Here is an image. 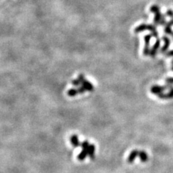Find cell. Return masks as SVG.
Here are the masks:
<instances>
[{
    "mask_svg": "<svg viewBox=\"0 0 173 173\" xmlns=\"http://www.w3.org/2000/svg\"><path fill=\"white\" fill-rule=\"evenodd\" d=\"M150 11L155 14V18H154V24L155 26L159 25L160 23L161 19H162L163 14L161 13L160 8L158 5H153L150 7Z\"/></svg>",
    "mask_w": 173,
    "mask_h": 173,
    "instance_id": "6da1fadb",
    "label": "cell"
},
{
    "mask_svg": "<svg viewBox=\"0 0 173 173\" xmlns=\"http://www.w3.org/2000/svg\"><path fill=\"white\" fill-rule=\"evenodd\" d=\"M172 85H166V86H159V85H153L150 89V91L154 94H159L163 92L167 89H170Z\"/></svg>",
    "mask_w": 173,
    "mask_h": 173,
    "instance_id": "7a4b0ae2",
    "label": "cell"
},
{
    "mask_svg": "<svg viewBox=\"0 0 173 173\" xmlns=\"http://www.w3.org/2000/svg\"><path fill=\"white\" fill-rule=\"evenodd\" d=\"M152 37V35H146V36H144V42H145V45H144V51H143V54L144 56H149V52H150V49H149V45H150V40L151 38Z\"/></svg>",
    "mask_w": 173,
    "mask_h": 173,
    "instance_id": "3957f363",
    "label": "cell"
},
{
    "mask_svg": "<svg viewBox=\"0 0 173 173\" xmlns=\"http://www.w3.org/2000/svg\"><path fill=\"white\" fill-rule=\"evenodd\" d=\"M159 46H160V40L159 39H157L156 42L154 44V46H152V49L150 50V52H149V56L151 57H155L156 56L157 53L158 49H159Z\"/></svg>",
    "mask_w": 173,
    "mask_h": 173,
    "instance_id": "277c9868",
    "label": "cell"
},
{
    "mask_svg": "<svg viewBox=\"0 0 173 173\" xmlns=\"http://www.w3.org/2000/svg\"><path fill=\"white\" fill-rule=\"evenodd\" d=\"M162 39L163 40V41L165 42V45L163 46V47L160 49V53H165L168 51V49L170 47V40L168 36H162Z\"/></svg>",
    "mask_w": 173,
    "mask_h": 173,
    "instance_id": "5b68a950",
    "label": "cell"
},
{
    "mask_svg": "<svg viewBox=\"0 0 173 173\" xmlns=\"http://www.w3.org/2000/svg\"><path fill=\"white\" fill-rule=\"evenodd\" d=\"M158 97L162 100H169V99L173 98V86L171 87L170 89V92L168 93H161V94H158Z\"/></svg>",
    "mask_w": 173,
    "mask_h": 173,
    "instance_id": "8992f818",
    "label": "cell"
},
{
    "mask_svg": "<svg viewBox=\"0 0 173 173\" xmlns=\"http://www.w3.org/2000/svg\"><path fill=\"white\" fill-rule=\"evenodd\" d=\"M139 152L137 149H133V151H131V152L129 155V157H128V162L130 164H132L134 162L135 159L139 156Z\"/></svg>",
    "mask_w": 173,
    "mask_h": 173,
    "instance_id": "52a82bcc",
    "label": "cell"
},
{
    "mask_svg": "<svg viewBox=\"0 0 173 173\" xmlns=\"http://www.w3.org/2000/svg\"><path fill=\"white\" fill-rule=\"evenodd\" d=\"M81 85L85 87V89H86L87 91L92 92V91H93V90H94V86H93V85H92L90 82H88V81L86 80L85 79H84L81 82Z\"/></svg>",
    "mask_w": 173,
    "mask_h": 173,
    "instance_id": "ba28073f",
    "label": "cell"
},
{
    "mask_svg": "<svg viewBox=\"0 0 173 173\" xmlns=\"http://www.w3.org/2000/svg\"><path fill=\"white\" fill-rule=\"evenodd\" d=\"M70 141L74 147H78L79 146H81V144L79 143V138H78L77 135H72L71 136Z\"/></svg>",
    "mask_w": 173,
    "mask_h": 173,
    "instance_id": "9c48e42d",
    "label": "cell"
},
{
    "mask_svg": "<svg viewBox=\"0 0 173 173\" xmlns=\"http://www.w3.org/2000/svg\"><path fill=\"white\" fill-rule=\"evenodd\" d=\"M88 148H82V151L79 154L77 157L79 160L83 161L87 157V156H88Z\"/></svg>",
    "mask_w": 173,
    "mask_h": 173,
    "instance_id": "30bf717a",
    "label": "cell"
},
{
    "mask_svg": "<svg viewBox=\"0 0 173 173\" xmlns=\"http://www.w3.org/2000/svg\"><path fill=\"white\" fill-rule=\"evenodd\" d=\"M148 30V25L143 23V24L140 25H139L138 27H136V28L134 29V33H141V32H143L144 31V30Z\"/></svg>",
    "mask_w": 173,
    "mask_h": 173,
    "instance_id": "8fae6325",
    "label": "cell"
},
{
    "mask_svg": "<svg viewBox=\"0 0 173 173\" xmlns=\"http://www.w3.org/2000/svg\"><path fill=\"white\" fill-rule=\"evenodd\" d=\"M139 159H141L142 162H146L148 160V155L146 152L144 151H139Z\"/></svg>",
    "mask_w": 173,
    "mask_h": 173,
    "instance_id": "7c38bea8",
    "label": "cell"
},
{
    "mask_svg": "<svg viewBox=\"0 0 173 173\" xmlns=\"http://www.w3.org/2000/svg\"><path fill=\"white\" fill-rule=\"evenodd\" d=\"M94 152H95V146L94 144H90L88 148V156L91 159H94Z\"/></svg>",
    "mask_w": 173,
    "mask_h": 173,
    "instance_id": "4fadbf2b",
    "label": "cell"
},
{
    "mask_svg": "<svg viewBox=\"0 0 173 173\" xmlns=\"http://www.w3.org/2000/svg\"><path fill=\"white\" fill-rule=\"evenodd\" d=\"M79 94V91H78V89H71L69 91L67 92V94L70 97H74V96L77 95V94Z\"/></svg>",
    "mask_w": 173,
    "mask_h": 173,
    "instance_id": "5bb4252c",
    "label": "cell"
},
{
    "mask_svg": "<svg viewBox=\"0 0 173 173\" xmlns=\"http://www.w3.org/2000/svg\"><path fill=\"white\" fill-rule=\"evenodd\" d=\"M165 33L168 35H172L173 32L172 30V27L168 25H166V26L165 27Z\"/></svg>",
    "mask_w": 173,
    "mask_h": 173,
    "instance_id": "9a60e30c",
    "label": "cell"
},
{
    "mask_svg": "<svg viewBox=\"0 0 173 173\" xmlns=\"http://www.w3.org/2000/svg\"><path fill=\"white\" fill-rule=\"evenodd\" d=\"M89 146H90V144H89V142L87 141H85V142L81 143V146L82 148H88Z\"/></svg>",
    "mask_w": 173,
    "mask_h": 173,
    "instance_id": "2e32d148",
    "label": "cell"
},
{
    "mask_svg": "<svg viewBox=\"0 0 173 173\" xmlns=\"http://www.w3.org/2000/svg\"><path fill=\"white\" fill-rule=\"evenodd\" d=\"M166 15H168V17H171V18H173V11L171 10H167L166 12Z\"/></svg>",
    "mask_w": 173,
    "mask_h": 173,
    "instance_id": "e0dca14e",
    "label": "cell"
},
{
    "mask_svg": "<svg viewBox=\"0 0 173 173\" xmlns=\"http://www.w3.org/2000/svg\"><path fill=\"white\" fill-rule=\"evenodd\" d=\"M72 84H73V85H75V86H79V85H81V82L80 81H79V79H77L72 81Z\"/></svg>",
    "mask_w": 173,
    "mask_h": 173,
    "instance_id": "ac0fdd59",
    "label": "cell"
},
{
    "mask_svg": "<svg viewBox=\"0 0 173 173\" xmlns=\"http://www.w3.org/2000/svg\"><path fill=\"white\" fill-rule=\"evenodd\" d=\"M165 56H167V57H170V56H173V50L168 51L165 53Z\"/></svg>",
    "mask_w": 173,
    "mask_h": 173,
    "instance_id": "d6986e66",
    "label": "cell"
},
{
    "mask_svg": "<svg viewBox=\"0 0 173 173\" xmlns=\"http://www.w3.org/2000/svg\"><path fill=\"white\" fill-rule=\"evenodd\" d=\"M166 82L168 84H173V77H169L166 79Z\"/></svg>",
    "mask_w": 173,
    "mask_h": 173,
    "instance_id": "ffe728a7",
    "label": "cell"
},
{
    "mask_svg": "<svg viewBox=\"0 0 173 173\" xmlns=\"http://www.w3.org/2000/svg\"><path fill=\"white\" fill-rule=\"evenodd\" d=\"M166 25H170V26H171V27H172V26L173 25V18L170 20V21H169L168 23H167Z\"/></svg>",
    "mask_w": 173,
    "mask_h": 173,
    "instance_id": "44dd1931",
    "label": "cell"
},
{
    "mask_svg": "<svg viewBox=\"0 0 173 173\" xmlns=\"http://www.w3.org/2000/svg\"><path fill=\"white\" fill-rule=\"evenodd\" d=\"M172 65H173V60H172Z\"/></svg>",
    "mask_w": 173,
    "mask_h": 173,
    "instance_id": "7402d4cb",
    "label": "cell"
},
{
    "mask_svg": "<svg viewBox=\"0 0 173 173\" xmlns=\"http://www.w3.org/2000/svg\"><path fill=\"white\" fill-rule=\"evenodd\" d=\"M172 71H173V66H172Z\"/></svg>",
    "mask_w": 173,
    "mask_h": 173,
    "instance_id": "603a6c76",
    "label": "cell"
},
{
    "mask_svg": "<svg viewBox=\"0 0 173 173\" xmlns=\"http://www.w3.org/2000/svg\"><path fill=\"white\" fill-rule=\"evenodd\" d=\"M172 38H173V34H172Z\"/></svg>",
    "mask_w": 173,
    "mask_h": 173,
    "instance_id": "cb8c5ba5",
    "label": "cell"
}]
</instances>
